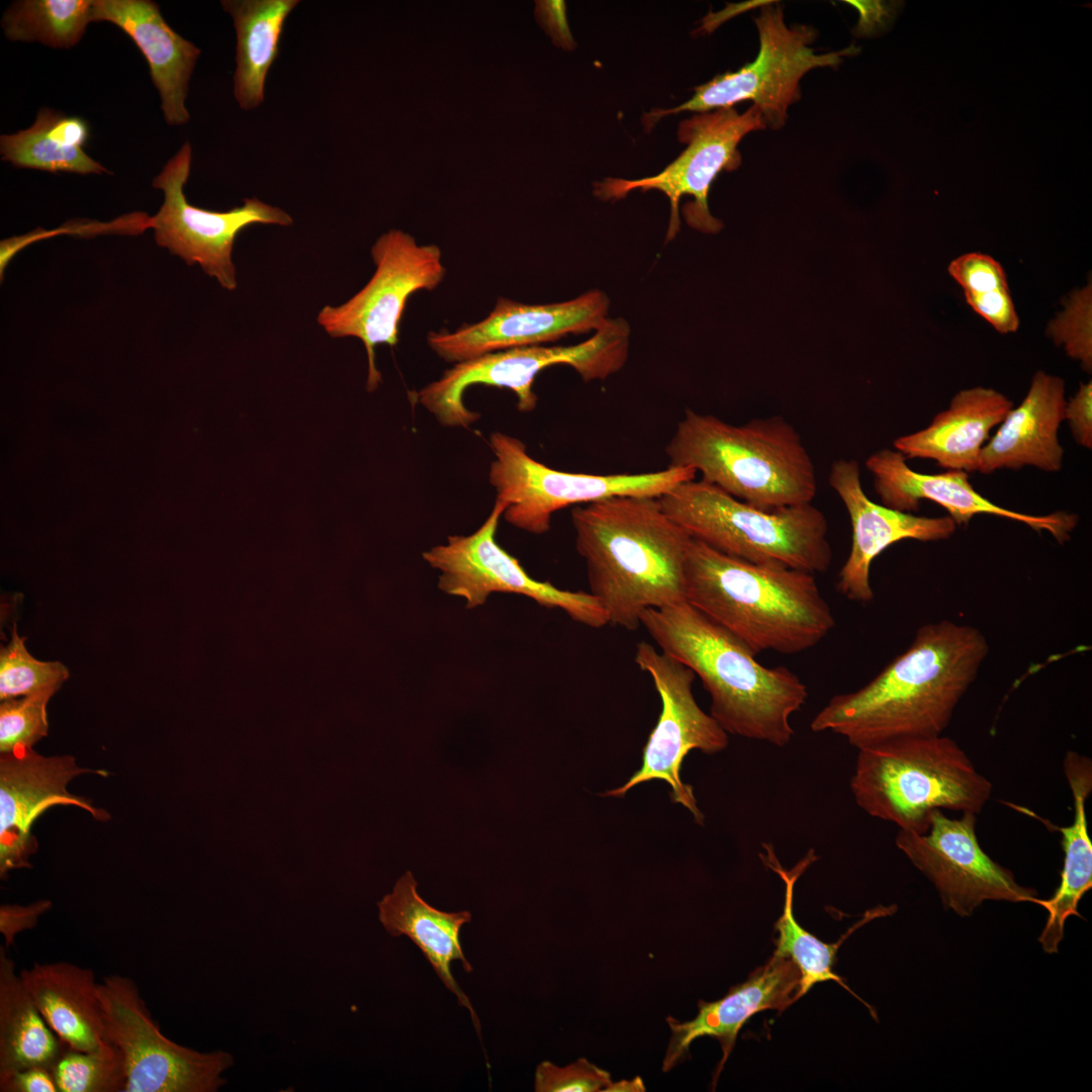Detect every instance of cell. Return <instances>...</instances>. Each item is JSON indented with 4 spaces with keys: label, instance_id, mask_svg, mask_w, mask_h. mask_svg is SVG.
I'll return each mask as SVG.
<instances>
[{
    "label": "cell",
    "instance_id": "cell-1",
    "mask_svg": "<svg viewBox=\"0 0 1092 1092\" xmlns=\"http://www.w3.org/2000/svg\"><path fill=\"white\" fill-rule=\"evenodd\" d=\"M988 652L986 637L973 626L925 624L870 682L833 696L810 728L843 736L856 749L900 737L940 735Z\"/></svg>",
    "mask_w": 1092,
    "mask_h": 1092
},
{
    "label": "cell",
    "instance_id": "cell-2",
    "mask_svg": "<svg viewBox=\"0 0 1092 1092\" xmlns=\"http://www.w3.org/2000/svg\"><path fill=\"white\" fill-rule=\"evenodd\" d=\"M571 522L589 594L609 624L634 631L644 611L685 601L692 537L658 498L613 496L575 506Z\"/></svg>",
    "mask_w": 1092,
    "mask_h": 1092
},
{
    "label": "cell",
    "instance_id": "cell-3",
    "mask_svg": "<svg viewBox=\"0 0 1092 1092\" xmlns=\"http://www.w3.org/2000/svg\"><path fill=\"white\" fill-rule=\"evenodd\" d=\"M660 651L689 667L710 695V715L727 732L787 746L792 716L808 698L803 680L786 666L766 667L736 636L686 601L641 614Z\"/></svg>",
    "mask_w": 1092,
    "mask_h": 1092
},
{
    "label": "cell",
    "instance_id": "cell-4",
    "mask_svg": "<svg viewBox=\"0 0 1092 1092\" xmlns=\"http://www.w3.org/2000/svg\"><path fill=\"white\" fill-rule=\"evenodd\" d=\"M685 601L755 655L806 651L835 626L813 573L751 563L693 538L685 565Z\"/></svg>",
    "mask_w": 1092,
    "mask_h": 1092
},
{
    "label": "cell",
    "instance_id": "cell-5",
    "mask_svg": "<svg viewBox=\"0 0 1092 1092\" xmlns=\"http://www.w3.org/2000/svg\"><path fill=\"white\" fill-rule=\"evenodd\" d=\"M665 454L668 466L691 467L757 509L812 504L817 493L813 460L798 431L780 416L736 426L687 410Z\"/></svg>",
    "mask_w": 1092,
    "mask_h": 1092
},
{
    "label": "cell",
    "instance_id": "cell-6",
    "mask_svg": "<svg viewBox=\"0 0 1092 1092\" xmlns=\"http://www.w3.org/2000/svg\"><path fill=\"white\" fill-rule=\"evenodd\" d=\"M992 789L963 748L942 734L859 748L850 779L862 811L916 833L927 829L934 810L979 814Z\"/></svg>",
    "mask_w": 1092,
    "mask_h": 1092
},
{
    "label": "cell",
    "instance_id": "cell-7",
    "mask_svg": "<svg viewBox=\"0 0 1092 1092\" xmlns=\"http://www.w3.org/2000/svg\"><path fill=\"white\" fill-rule=\"evenodd\" d=\"M658 500L693 539L726 555L813 574L830 566L828 522L812 504L765 511L696 478Z\"/></svg>",
    "mask_w": 1092,
    "mask_h": 1092
},
{
    "label": "cell",
    "instance_id": "cell-8",
    "mask_svg": "<svg viewBox=\"0 0 1092 1092\" xmlns=\"http://www.w3.org/2000/svg\"><path fill=\"white\" fill-rule=\"evenodd\" d=\"M630 327L623 318L608 320L586 341L572 346H529L487 353L454 364L417 393L418 402L446 427L467 428L478 415L463 401L475 384L511 389L520 412L537 404L536 376L553 365L572 367L584 381L606 379L619 371L628 357Z\"/></svg>",
    "mask_w": 1092,
    "mask_h": 1092
},
{
    "label": "cell",
    "instance_id": "cell-9",
    "mask_svg": "<svg viewBox=\"0 0 1092 1092\" xmlns=\"http://www.w3.org/2000/svg\"><path fill=\"white\" fill-rule=\"evenodd\" d=\"M489 446L494 459L488 477L496 500L506 505L503 517L536 535L548 532L552 515L564 508L613 496L658 498L697 475L691 467L675 466L635 474L564 472L537 461L520 439L500 432L490 435Z\"/></svg>",
    "mask_w": 1092,
    "mask_h": 1092
},
{
    "label": "cell",
    "instance_id": "cell-10",
    "mask_svg": "<svg viewBox=\"0 0 1092 1092\" xmlns=\"http://www.w3.org/2000/svg\"><path fill=\"white\" fill-rule=\"evenodd\" d=\"M754 21L759 51L753 62L696 87L694 95L674 108L652 110L644 115V125L650 127L668 114L704 113L749 100L759 109L765 125L778 129L785 125L789 107L800 98V80L807 72L836 68L845 57L858 52L850 46L815 54L809 47L816 37L815 30L806 25L787 26L779 4H765Z\"/></svg>",
    "mask_w": 1092,
    "mask_h": 1092
},
{
    "label": "cell",
    "instance_id": "cell-11",
    "mask_svg": "<svg viewBox=\"0 0 1092 1092\" xmlns=\"http://www.w3.org/2000/svg\"><path fill=\"white\" fill-rule=\"evenodd\" d=\"M104 1038L124 1060L123 1092H216L234 1065L224 1051L200 1053L166 1037L152 1018L133 980L110 975L98 983Z\"/></svg>",
    "mask_w": 1092,
    "mask_h": 1092
},
{
    "label": "cell",
    "instance_id": "cell-12",
    "mask_svg": "<svg viewBox=\"0 0 1092 1092\" xmlns=\"http://www.w3.org/2000/svg\"><path fill=\"white\" fill-rule=\"evenodd\" d=\"M371 256L376 269L367 284L346 302L324 306L316 317L332 338L353 337L363 343L368 391L381 382L375 347L397 344L407 299L417 291L436 289L446 275L438 246L419 245L399 230L381 235L371 247Z\"/></svg>",
    "mask_w": 1092,
    "mask_h": 1092
},
{
    "label": "cell",
    "instance_id": "cell-13",
    "mask_svg": "<svg viewBox=\"0 0 1092 1092\" xmlns=\"http://www.w3.org/2000/svg\"><path fill=\"white\" fill-rule=\"evenodd\" d=\"M764 127L762 115L753 104L743 113L726 107L694 115L678 126V139L687 144L686 150L663 171L637 180L607 178L595 185V194L604 200H618L636 189L663 192L670 202L667 241L679 230V199L690 195L694 200L682 208L686 221L700 232L717 233L722 222L709 211L710 186L723 170L739 167L737 148L743 136Z\"/></svg>",
    "mask_w": 1092,
    "mask_h": 1092
},
{
    "label": "cell",
    "instance_id": "cell-14",
    "mask_svg": "<svg viewBox=\"0 0 1092 1092\" xmlns=\"http://www.w3.org/2000/svg\"><path fill=\"white\" fill-rule=\"evenodd\" d=\"M634 660L650 675L661 701V712L643 748L641 767L606 796L623 797L642 783L664 781L670 788L671 801L687 808L702 825L704 814L693 787L681 781V764L691 750L715 754L725 749L728 733L696 702L693 670L646 641L637 644Z\"/></svg>",
    "mask_w": 1092,
    "mask_h": 1092
},
{
    "label": "cell",
    "instance_id": "cell-15",
    "mask_svg": "<svg viewBox=\"0 0 1092 1092\" xmlns=\"http://www.w3.org/2000/svg\"><path fill=\"white\" fill-rule=\"evenodd\" d=\"M505 509L503 502L495 500L475 532L449 536L446 544L423 552L424 560L440 572L438 587L463 599L468 609L482 606L490 594H518L542 607L560 609L587 627L608 625L606 612L589 593L564 590L532 578L520 561L497 544L495 534Z\"/></svg>",
    "mask_w": 1092,
    "mask_h": 1092
},
{
    "label": "cell",
    "instance_id": "cell-16",
    "mask_svg": "<svg viewBox=\"0 0 1092 1092\" xmlns=\"http://www.w3.org/2000/svg\"><path fill=\"white\" fill-rule=\"evenodd\" d=\"M192 162V148L186 142L154 178L153 186L164 193L159 211L149 217L156 243L179 256L188 265H199L221 287H237L233 249L237 236L252 224L288 226L292 217L283 209L258 198H245L242 206L212 211L190 204L184 194Z\"/></svg>",
    "mask_w": 1092,
    "mask_h": 1092
},
{
    "label": "cell",
    "instance_id": "cell-17",
    "mask_svg": "<svg viewBox=\"0 0 1092 1092\" xmlns=\"http://www.w3.org/2000/svg\"><path fill=\"white\" fill-rule=\"evenodd\" d=\"M977 815L947 817L934 810L923 833L900 830L895 843L936 889L946 910L970 917L985 901L1030 902L1037 892L1021 886L1013 873L993 860L976 833Z\"/></svg>",
    "mask_w": 1092,
    "mask_h": 1092
},
{
    "label": "cell",
    "instance_id": "cell-18",
    "mask_svg": "<svg viewBox=\"0 0 1092 1092\" xmlns=\"http://www.w3.org/2000/svg\"><path fill=\"white\" fill-rule=\"evenodd\" d=\"M609 306L608 296L597 289L567 301L546 304L498 297L485 318L454 332H431L427 342L440 358L456 364L487 353L598 331L609 320Z\"/></svg>",
    "mask_w": 1092,
    "mask_h": 1092
},
{
    "label": "cell",
    "instance_id": "cell-19",
    "mask_svg": "<svg viewBox=\"0 0 1092 1092\" xmlns=\"http://www.w3.org/2000/svg\"><path fill=\"white\" fill-rule=\"evenodd\" d=\"M104 770L77 765L71 755L43 756L32 748L0 756V877L16 869L31 868L29 857L37 849L31 834L33 822L54 806H75L105 821L109 814L83 797L71 794L68 784L76 777Z\"/></svg>",
    "mask_w": 1092,
    "mask_h": 1092
},
{
    "label": "cell",
    "instance_id": "cell-20",
    "mask_svg": "<svg viewBox=\"0 0 1092 1092\" xmlns=\"http://www.w3.org/2000/svg\"><path fill=\"white\" fill-rule=\"evenodd\" d=\"M829 484L844 504L851 525V547L838 573L837 590L846 599L870 603L872 562L889 546L905 539L921 542L946 540L957 530L949 517H923L876 504L862 489L859 465L854 459L835 460Z\"/></svg>",
    "mask_w": 1092,
    "mask_h": 1092
},
{
    "label": "cell",
    "instance_id": "cell-21",
    "mask_svg": "<svg viewBox=\"0 0 1092 1092\" xmlns=\"http://www.w3.org/2000/svg\"><path fill=\"white\" fill-rule=\"evenodd\" d=\"M906 460L899 451L888 448L874 452L866 460L875 491L887 508L913 514L927 499L941 506L957 526H966L975 516L988 514L1023 523L1037 532L1045 531L1060 544L1070 540L1078 525V515L1065 511L1035 516L997 506L973 487L967 472L920 473L912 470Z\"/></svg>",
    "mask_w": 1092,
    "mask_h": 1092
},
{
    "label": "cell",
    "instance_id": "cell-22",
    "mask_svg": "<svg viewBox=\"0 0 1092 1092\" xmlns=\"http://www.w3.org/2000/svg\"><path fill=\"white\" fill-rule=\"evenodd\" d=\"M799 987L800 972L796 965L788 958L774 954L747 981L732 987L720 1000L699 1001V1012L694 1019L679 1022L671 1016L666 1017L671 1035L662 1071H670L686 1059L695 1039L713 1036L720 1041L723 1051L714 1077L716 1082L743 1024L757 1012L786 1009L798 999Z\"/></svg>",
    "mask_w": 1092,
    "mask_h": 1092
},
{
    "label": "cell",
    "instance_id": "cell-23",
    "mask_svg": "<svg viewBox=\"0 0 1092 1092\" xmlns=\"http://www.w3.org/2000/svg\"><path fill=\"white\" fill-rule=\"evenodd\" d=\"M107 21L124 31L146 58L169 125L190 119L185 101L200 49L178 34L150 0H92V22Z\"/></svg>",
    "mask_w": 1092,
    "mask_h": 1092
},
{
    "label": "cell",
    "instance_id": "cell-24",
    "mask_svg": "<svg viewBox=\"0 0 1092 1092\" xmlns=\"http://www.w3.org/2000/svg\"><path fill=\"white\" fill-rule=\"evenodd\" d=\"M1065 381L1037 371L1022 401L999 425L996 434L982 449L978 470H1019L1032 466L1057 472L1063 466L1064 448L1059 429L1065 418Z\"/></svg>",
    "mask_w": 1092,
    "mask_h": 1092
},
{
    "label": "cell",
    "instance_id": "cell-25",
    "mask_svg": "<svg viewBox=\"0 0 1092 1092\" xmlns=\"http://www.w3.org/2000/svg\"><path fill=\"white\" fill-rule=\"evenodd\" d=\"M1012 408L1013 402L993 388L963 389L927 427L898 437L894 449L906 459L933 460L946 470L977 471L991 430L999 426Z\"/></svg>",
    "mask_w": 1092,
    "mask_h": 1092
},
{
    "label": "cell",
    "instance_id": "cell-26",
    "mask_svg": "<svg viewBox=\"0 0 1092 1092\" xmlns=\"http://www.w3.org/2000/svg\"><path fill=\"white\" fill-rule=\"evenodd\" d=\"M379 921L393 937H408L422 951L444 986L453 993L459 1005L466 1008L481 1041L480 1021L468 996L462 991L451 972V963L459 961L466 973L473 968L463 952L460 931L471 921L469 911L445 912L426 902L418 892V882L412 872H405L391 893L378 903Z\"/></svg>",
    "mask_w": 1092,
    "mask_h": 1092
},
{
    "label": "cell",
    "instance_id": "cell-27",
    "mask_svg": "<svg viewBox=\"0 0 1092 1092\" xmlns=\"http://www.w3.org/2000/svg\"><path fill=\"white\" fill-rule=\"evenodd\" d=\"M36 1008L62 1042L92 1051L104 1040L98 983L88 968L59 962L35 963L20 973Z\"/></svg>",
    "mask_w": 1092,
    "mask_h": 1092
},
{
    "label": "cell",
    "instance_id": "cell-28",
    "mask_svg": "<svg viewBox=\"0 0 1092 1092\" xmlns=\"http://www.w3.org/2000/svg\"><path fill=\"white\" fill-rule=\"evenodd\" d=\"M1063 767L1073 796L1074 819L1070 825L1058 827L1064 851L1060 885L1050 899L1039 898L1036 902L1048 912L1038 937L1048 953L1058 952L1066 920L1070 916L1081 917L1078 904L1092 887V841L1086 818V801L1092 791V762L1085 755L1068 751Z\"/></svg>",
    "mask_w": 1092,
    "mask_h": 1092
},
{
    "label": "cell",
    "instance_id": "cell-29",
    "mask_svg": "<svg viewBox=\"0 0 1092 1092\" xmlns=\"http://www.w3.org/2000/svg\"><path fill=\"white\" fill-rule=\"evenodd\" d=\"M298 0H223L237 33L234 96L244 110L257 108L265 98L269 69L279 55L286 18Z\"/></svg>",
    "mask_w": 1092,
    "mask_h": 1092
},
{
    "label": "cell",
    "instance_id": "cell-30",
    "mask_svg": "<svg viewBox=\"0 0 1092 1092\" xmlns=\"http://www.w3.org/2000/svg\"><path fill=\"white\" fill-rule=\"evenodd\" d=\"M6 950L0 946V1077L30 1067L52 1070L64 1043L36 1008Z\"/></svg>",
    "mask_w": 1092,
    "mask_h": 1092
},
{
    "label": "cell",
    "instance_id": "cell-31",
    "mask_svg": "<svg viewBox=\"0 0 1092 1092\" xmlns=\"http://www.w3.org/2000/svg\"><path fill=\"white\" fill-rule=\"evenodd\" d=\"M88 136L83 118L41 108L28 128L1 135L0 154L2 160L19 168L81 175L108 173L84 152Z\"/></svg>",
    "mask_w": 1092,
    "mask_h": 1092
},
{
    "label": "cell",
    "instance_id": "cell-32",
    "mask_svg": "<svg viewBox=\"0 0 1092 1092\" xmlns=\"http://www.w3.org/2000/svg\"><path fill=\"white\" fill-rule=\"evenodd\" d=\"M763 853L759 857L765 867L778 874L785 883V901L783 913L776 923L778 939L776 940L775 956L790 959L800 972V987L798 999L805 995L815 984L825 981H835L837 984L850 992L833 971L832 967L838 946L847 936L844 935L837 943H824L812 933L806 931L796 920L793 913L794 887L800 876L812 864L817 855L813 849L790 871L784 869L778 859L770 843L762 844Z\"/></svg>",
    "mask_w": 1092,
    "mask_h": 1092
},
{
    "label": "cell",
    "instance_id": "cell-33",
    "mask_svg": "<svg viewBox=\"0 0 1092 1092\" xmlns=\"http://www.w3.org/2000/svg\"><path fill=\"white\" fill-rule=\"evenodd\" d=\"M92 22V0H21L3 14L5 36L12 41H37L70 49Z\"/></svg>",
    "mask_w": 1092,
    "mask_h": 1092
},
{
    "label": "cell",
    "instance_id": "cell-34",
    "mask_svg": "<svg viewBox=\"0 0 1092 1092\" xmlns=\"http://www.w3.org/2000/svg\"><path fill=\"white\" fill-rule=\"evenodd\" d=\"M52 1073L59 1092H123L126 1083L123 1056L106 1038L92 1051L64 1044Z\"/></svg>",
    "mask_w": 1092,
    "mask_h": 1092
},
{
    "label": "cell",
    "instance_id": "cell-35",
    "mask_svg": "<svg viewBox=\"0 0 1092 1092\" xmlns=\"http://www.w3.org/2000/svg\"><path fill=\"white\" fill-rule=\"evenodd\" d=\"M69 677L59 661H40L26 649L14 624L9 643L0 650V700L23 697L49 688L60 689Z\"/></svg>",
    "mask_w": 1092,
    "mask_h": 1092
},
{
    "label": "cell",
    "instance_id": "cell-36",
    "mask_svg": "<svg viewBox=\"0 0 1092 1092\" xmlns=\"http://www.w3.org/2000/svg\"><path fill=\"white\" fill-rule=\"evenodd\" d=\"M59 689L49 688L0 704V752L32 748L48 734L47 706Z\"/></svg>",
    "mask_w": 1092,
    "mask_h": 1092
},
{
    "label": "cell",
    "instance_id": "cell-37",
    "mask_svg": "<svg viewBox=\"0 0 1092 1092\" xmlns=\"http://www.w3.org/2000/svg\"><path fill=\"white\" fill-rule=\"evenodd\" d=\"M1046 335L1066 354L1080 362L1087 373L1092 370V285L1075 289L1066 298L1064 309L1046 327Z\"/></svg>",
    "mask_w": 1092,
    "mask_h": 1092
},
{
    "label": "cell",
    "instance_id": "cell-38",
    "mask_svg": "<svg viewBox=\"0 0 1092 1092\" xmlns=\"http://www.w3.org/2000/svg\"><path fill=\"white\" fill-rule=\"evenodd\" d=\"M612 1082L608 1071L578 1058L574 1063L559 1067L552 1062L540 1063L534 1076L536 1092H603Z\"/></svg>",
    "mask_w": 1092,
    "mask_h": 1092
},
{
    "label": "cell",
    "instance_id": "cell-39",
    "mask_svg": "<svg viewBox=\"0 0 1092 1092\" xmlns=\"http://www.w3.org/2000/svg\"><path fill=\"white\" fill-rule=\"evenodd\" d=\"M948 273L964 292L985 293L1009 289L1002 265L986 254L973 252L959 256L948 265Z\"/></svg>",
    "mask_w": 1092,
    "mask_h": 1092
},
{
    "label": "cell",
    "instance_id": "cell-40",
    "mask_svg": "<svg viewBox=\"0 0 1092 1092\" xmlns=\"http://www.w3.org/2000/svg\"><path fill=\"white\" fill-rule=\"evenodd\" d=\"M967 303L986 320L997 332L1009 334L1017 331L1019 318L1008 290L985 293L964 292Z\"/></svg>",
    "mask_w": 1092,
    "mask_h": 1092
},
{
    "label": "cell",
    "instance_id": "cell-41",
    "mask_svg": "<svg viewBox=\"0 0 1092 1092\" xmlns=\"http://www.w3.org/2000/svg\"><path fill=\"white\" fill-rule=\"evenodd\" d=\"M1076 443L1092 448V382L1080 383L1077 392L1066 401L1065 418Z\"/></svg>",
    "mask_w": 1092,
    "mask_h": 1092
},
{
    "label": "cell",
    "instance_id": "cell-42",
    "mask_svg": "<svg viewBox=\"0 0 1092 1092\" xmlns=\"http://www.w3.org/2000/svg\"><path fill=\"white\" fill-rule=\"evenodd\" d=\"M52 905L50 900H39L27 906L1 905L0 932L4 937V946L8 948L14 944L17 934L34 928L40 915L49 911Z\"/></svg>",
    "mask_w": 1092,
    "mask_h": 1092
},
{
    "label": "cell",
    "instance_id": "cell-43",
    "mask_svg": "<svg viewBox=\"0 0 1092 1092\" xmlns=\"http://www.w3.org/2000/svg\"><path fill=\"white\" fill-rule=\"evenodd\" d=\"M1 1092H59L52 1070L30 1067L0 1077Z\"/></svg>",
    "mask_w": 1092,
    "mask_h": 1092
},
{
    "label": "cell",
    "instance_id": "cell-44",
    "mask_svg": "<svg viewBox=\"0 0 1092 1092\" xmlns=\"http://www.w3.org/2000/svg\"><path fill=\"white\" fill-rule=\"evenodd\" d=\"M565 6L562 1H543L537 5V15L558 46L567 48L571 43L565 18Z\"/></svg>",
    "mask_w": 1092,
    "mask_h": 1092
},
{
    "label": "cell",
    "instance_id": "cell-45",
    "mask_svg": "<svg viewBox=\"0 0 1092 1092\" xmlns=\"http://www.w3.org/2000/svg\"><path fill=\"white\" fill-rule=\"evenodd\" d=\"M861 12L860 29L872 34L884 28L895 12V4L882 1L859 2Z\"/></svg>",
    "mask_w": 1092,
    "mask_h": 1092
},
{
    "label": "cell",
    "instance_id": "cell-46",
    "mask_svg": "<svg viewBox=\"0 0 1092 1092\" xmlns=\"http://www.w3.org/2000/svg\"><path fill=\"white\" fill-rule=\"evenodd\" d=\"M645 1090L641 1077L636 1076L631 1080L612 1081L603 1092H644Z\"/></svg>",
    "mask_w": 1092,
    "mask_h": 1092
}]
</instances>
